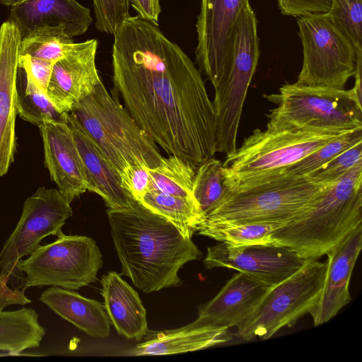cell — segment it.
<instances>
[{"label":"cell","instance_id":"cell-34","mask_svg":"<svg viewBox=\"0 0 362 362\" xmlns=\"http://www.w3.org/2000/svg\"><path fill=\"white\" fill-rule=\"evenodd\" d=\"M131 0H93L96 29L113 35L118 27L130 16Z\"/></svg>","mask_w":362,"mask_h":362},{"label":"cell","instance_id":"cell-29","mask_svg":"<svg viewBox=\"0 0 362 362\" xmlns=\"http://www.w3.org/2000/svg\"><path fill=\"white\" fill-rule=\"evenodd\" d=\"M229 192L221 160L211 157L197 166L193 195L204 219L223 202Z\"/></svg>","mask_w":362,"mask_h":362},{"label":"cell","instance_id":"cell-14","mask_svg":"<svg viewBox=\"0 0 362 362\" xmlns=\"http://www.w3.org/2000/svg\"><path fill=\"white\" fill-rule=\"evenodd\" d=\"M249 0H201L195 63L215 88L223 71L228 39Z\"/></svg>","mask_w":362,"mask_h":362},{"label":"cell","instance_id":"cell-15","mask_svg":"<svg viewBox=\"0 0 362 362\" xmlns=\"http://www.w3.org/2000/svg\"><path fill=\"white\" fill-rule=\"evenodd\" d=\"M98 41L72 43L53 66L47 93L59 112L68 114L101 81L95 64Z\"/></svg>","mask_w":362,"mask_h":362},{"label":"cell","instance_id":"cell-4","mask_svg":"<svg viewBox=\"0 0 362 362\" xmlns=\"http://www.w3.org/2000/svg\"><path fill=\"white\" fill-rule=\"evenodd\" d=\"M351 132V131H349ZM348 132L288 127L257 129L222 163L231 191L279 175L291 164Z\"/></svg>","mask_w":362,"mask_h":362},{"label":"cell","instance_id":"cell-32","mask_svg":"<svg viewBox=\"0 0 362 362\" xmlns=\"http://www.w3.org/2000/svg\"><path fill=\"white\" fill-rule=\"evenodd\" d=\"M359 142H362V129L344 133L288 166L282 173L307 176Z\"/></svg>","mask_w":362,"mask_h":362},{"label":"cell","instance_id":"cell-30","mask_svg":"<svg viewBox=\"0 0 362 362\" xmlns=\"http://www.w3.org/2000/svg\"><path fill=\"white\" fill-rule=\"evenodd\" d=\"M153 187L173 196L194 197L193 195L196 168L176 156L170 155L160 164L149 168Z\"/></svg>","mask_w":362,"mask_h":362},{"label":"cell","instance_id":"cell-18","mask_svg":"<svg viewBox=\"0 0 362 362\" xmlns=\"http://www.w3.org/2000/svg\"><path fill=\"white\" fill-rule=\"evenodd\" d=\"M361 247L362 225L327 254L325 284L317 301L308 312L315 326L330 320L351 300L349 286Z\"/></svg>","mask_w":362,"mask_h":362},{"label":"cell","instance_id":"cell-31","mask_svg":"<svg viewBox=\"0 0 362 362\" xmlns=\"http://www.w3.org/2000/svg\"><path fill=\"white\" fill-rule=\"evenodd\" d=\"M74 42L62 26L40 27L22 37L18 56L28 55L54 63L64 57Z\"/></svg>","mask_w":362,"mask_h":362},{"label":"cell","instance_id":"cell-19","mask_svg":"<svg viewBox=\"0 0 362 362\" xmlns=\"http://www.w3.org/2000/svg\"><path fill=\"white\" fill-rule=\"evenodd\" d=\"M270 288L238 272L214 298L198 308V318L194 322L238 328Z\"/></svg>","mask_w":362,"mask_h":362},{"label":"cell","instance_id":"cell-17","mask_svg":"<svg viewBox=\"0 0 362 362\" xmlns=\"http://www.w3.org/2000/svg\"><path fill=\"white\" fill-rule=\"evenodd\" d=\"M22 37L12 22L0 27V177L13 161L16 147L15 132L16 82L18 49Z\"/></svg>","mask_w":362,"mask_h":362},{"label":"cell","instance_id":"cell-35","mask_svg":"<svg viewBox=\"0 0 362 362\" xmlns=\"http://www.w3.org/2000/svg\"><path fill=\"white\" fill-rule=\"evenodd\" d=\"M360 160H362V142L350 147L307 176L319 183L332 184Z\"/></svg>","mask_w":362,"mask_h":362},{"label":"cell","instance_id":"cell-12","mask_svg":"<svg viewBox=\"0 0 362 362\" xmlns=\"http://www.w3.org/2000/svg\"><path fill=\"white\" fill-rule=\"evenodd\" d=\"M72 214L70 203L57 189L40 187L28 197L15 229L0 252V278L6 283L11 278L22 279L18 267L23 259L47 236L63 233L62 226Z\"/></svg>","mask_w":362,"mask_h":362},{"label":"cell","instance_id":"cell-42","mask_svg":"<svg viewBox=\"0 0 362 362\" xmlns=\"http://www.w3.org/2000/svg\"><path fill=\"white\" fill-rule=\"evenodd\" d=\"M23 0H0V2L8 6H13L19 3H21Z\"/></svg>","mask_w":362,"mask_h":362},{"label":"cell","instance_id":"cell-33","mask_svg":"<svg viewBox=\"0 0 362 362\" xmlns=\"http://www.w3.org/2000/svg\"><path fill=\"white\" fill-rule=\"evenodd\" d=\"M326 15L356 49L362 51V0H332Z\"/></svg>","mask_w":362,"mask_h":362},{"label":"cell","instance_id":"cell-37","mask_svg":"<svg viewBox=\"0 0 362 362\" xmlns=\"http://www.w3.org/2000/svg\"><path fill=\"white\" fill-rule=\"evenodd\" d=\"M281 13L296 18L311 15H326L332 0H277Z\"/></svg>","mask_w":362,"mask_h":362},{"label":"cell","instance_id":"cell-27","mask_svg":"<svg viewBox=\"0 0 362 362\" xmlns=\"http://www.w3.org/2000/svg\"><path fill=\"white\" fill-rule=\"evenodd\" d=\"M16 108L19 117L39 127L46 121H66L67 114L59 112L31 75L18 68L16 82Z\"/></svg>","mask_w":362,"mask_h":362},{"label":"cell","instance_id":"cell-20","mask_svg":"<svg viewBox=\"0 0 362 362\" xmlns=\"http://www.w3.org/2000/svg\"><path fill=\"white\" fill-rule=\"evenodd\" d=\"M9 21L24 37L42 26H62L71 37L83 35L93 22L90 8L76 0H23L11 7Z\"/></svg>","mask_w":362,"mask_h":362},{"label":"cell","instance_id":"cell-25","mask_svg":"<svg viewBox=\"0 0 362 362\" xmlns=\"http://www.w3.org/2000/svg\"><path fill=\"white\" fill-rule=\"evenodd\" d=\"M45 335V329L34 309L0 313V351L20 355L26 349L39 347Z\"/></svg>","mask_w":362,"mask_h":362},{"label":"cell","instance_id":"cell-3","mask_svg":"<svg viewBox=\"0 0 362 362\" xmlns=\"http://www.w3.org/2000/svg\"><path fill=\"white\" fill-rule=\"evenodd\" d=\"M362 225V160L329 184L297 218L274 231V244L317 259Z\"/></svg>","mask_w":362,"mask_h":362},{"label":"cell","instance_id":"cell-22","mask_svg":"<svg viewBox=\"0 0 362 362\" xmlns=\"http://www.w3.org/2000/svg\"><path fill=\"white\" fill-rule=\"evenodd\" d=\"M105 308L117 332L141 340L148 332L146 311L138 293L115 272L101 279Z\"/></svg>","mask_w":362,"mask_h":362},{"label":"cell","instance_id":"cell-8","mask_svg":"<svg viewBox=\"0 0 362 362\" xmlns=\"http://www.w3.org/2000/svg\"><path fill=\"white\" fill-rule=\"evenodd\" d=\"M263 97L276 107L267 114V127L349 132L362 129V103L351 90L286 83Z\"/></svg>","mask_w":362,"mask_h":362},{"label":"cell","instance_id":"cell-41","mask_svg":"<svg viewBox=\"0 0 362 362\" xmlns=\"http://www.w3.org/2000/svg\"><path fill=\"white\" fill-rule=\"evenodd\" d=\"M354 77L355 78V83L354 87L351 90L352 93L354 94L358 101L362 103V51L358 52L356 68Z\"/></svg>","mask_w":362,"mask_h":362},{"label":"cell","instance_id":"cell-36","mask_svg":"<svg viewBox=\"0 0 362 362\" xmlns=\"http://www.w3.org/2000/svg\"><path fill=\"white\" fill-rule=\"evenodd\" d=\"M122 187L136 201L152 189L153 183L149 168L143 164L127 167L119 175Z\"/></svg>","mask_w":362,"mask_h":362},{"label":"cell","instance_id":"cell-1","mask_svg":"<svg viewBox=\"0 0 362 362\" xmlns=\"http://www.w3.org/2000/svg\"><path fill=\"white\" fill-rule=\"evenodd\" d=\"M113 36L114 90L129 115L168 156L196 169L214 157L215 109L192 59L138 15L124 20Z\"/></svg>","mask_w":362,"mask_h":362},{"label":"cell","instance_id":"cell-9","mask_svg":"<svg viewBox=\"0 0 362 362\" xmlns=\"http://www.w3.org/2000/svg\"><path fill=\"white\" fill-rule=\"evenodd\" d=\"M327 269V260L306 259L297 272L269 288L238 328V335L245 341L268 339L283 327L293 326L317 301Z\"/></svg>","mask_w":362,"mask_h":362},{"label":"cell","instance_id":"cell-2","mask_svg":"<svg viewBox=\"0 0 362 362\" xmlns=\"http://www.w3.org/2000/svg\"><path fill=\"white\" fill-rule=\"evenodd\" d=\"M107 214L121 274L144 293L180 286V268L202 257L191 238L140 202Z\"/></svg>","mask_w":362,"mask_h":362},{"label":"cell","instance_id":"cell-39","mask_svg":"<svg viewBox=\"0 0 362 362\" xmlns=\"http://www.w3.org/2000/svg\"><path fill=\"white\" fill-rule=\"evenodd\" d=\"M30 302L25 294V289H12L0 278V313L9 305H25Z\"/></svg>","mask_w":362,"mask_h":362},{"label":"cell","instance_id":"cell-13","mask_svg":"<svg viewBox=\"0 0 362 362\" xmlns=\"http://www.w3.org/2000/svg\"><path fill=\"white\" fill-rule=\"evenodd\" d=\"M305 259L289 247L276 245L232 246L223 243L207 248L206 269H233L272 287L297 272Z\"/></svg>","mask_w":362,"mask_h":362},{"label":"cell","instance_id":"cell-38","mask_svg":"<svg viewBox=\"0 0 362 362\" xmlns=\"http://www.w3.org/2000/svg\"><path fill=\"white\" fill-rule=\"evenodd\" d=\"M54 64L28 55L18 56V66L27 71L45 92H47Z\"/></svg>","mask_w":362,"mask_h":362},{"label":"cell","instance_id":"cell-26","mask_svg":"<svg viewBox=\"0 0 362 362\" xmlns=\"http://www.w3.org/2000/svg\"><path fill=\"white\" fill-rule=\"evenodd\" d=\"M140 202L173 223L187 238H192L204 221V216L194 197L173 196L151 189Z\"/></svg>","mask_w":362,"mask_h":362},{"label":"cell","instance_id":"cell-28","mask_svg":"<svg viewBox=\"0 0 362 362\" xmlns=\"http://www.w3.org/2000/svg\"><path fill=\"white\" fill-rule=\"evenodd\" d=\"M284 225L269 223H202L197 233L232 246L274 245L272 235Z\"/></svg>","mask_w":362,"mask_h":362},{"label":"cell","instance_id":"cell-7","mask_svg":"<svg viewBox=\"0 0 362 362\" xmlns=\"http://www.w3.org/2000/svg\"><path fill=\"white\" fill-rule=\"evenodd\" d=\"M329 185L317 182L308 176L281 173L230 190L223 202L202 223L285 226L302 214Z\"/></svg>","mask_w":362,"mask_h":362},{"label":"cell","instance_id":"cell-23","mask_svg":"<svg viewBox=\"0 0 362 362\" xmlns=\"http://www.w3.org/2000/svg\"><path fill=\"white\" fill-rule=\"evenodd\" d=\"M231 339L228 328L194 322L181 328L156 332L127 353L129 356L166 355L204 349Z\"/></svg>","mask_w":362,"mask_h":362},{"label":"cell","instance_id":"cell-11","mask_svg":"<svg viewBox=\"0 0 362 362\" xmlns=\"http://www.w3.org/2000/svg\"><path fill=\"white\" fill-rule=\"evenodd\" d=\"M103 264L93 239L62 233L54 242L40 245L18 269L25 274L23 289L49 286L76 290L95 282Z\"/></svg>","mask_w":362,"mask_h":362},{"label":"cell","instance_id":"cell-40","mask_svg":"<svg viewBox=\"0 0 362 362\" xmlns=\"http://www.w3.org/2000/svg\"><path fill=\"white\" fill-rule=\"evenodd\" d=\"M130 5L140 18L158 25V17L161 12L159 0H131Z\"/></svg>","mask_w":362,"mask_h":362},{"label":"cell","instance_id":"cell-5","mask_svg":"<svg viewBox=\"0 0 362 362\" xmlns=\"http://www.w3.org/2000/svg\"><path fill=\"white\" fill-rule=\"evenodd\" d=\"M99 147L119 176L129 166H158L164 157L102 81L69 112Z\"/></svg>","mask_w":362,"mask_h":362},{"label":"cell","instance_id":"cell-21","mask_svg":"<svg viewBox=\"0 0 362 362\" xmlns=\"http://www.w3.org/2000/svg\"><path fill=\"white\" fill-rule=\"evenodd\" d=\"M70 127L83 160L87 190L100 196L109 209L129 206L134 200L121 186L120 177L97 144L69 113Z\"/></svg>","mask_w":362,"mask_h":362},{"label":"cell","instance_id":"cell-6","mask_svg":"<svg viewBox=\"0 0 362 362\" xmlns=\"http://www.w3.org/2000/svg\"><path fill=\"white\" fill-rule=\"evenodd\" d=\"M259 55L257 19L248 3L230 33L223 71L214 88L216 152L228 155L237 148L243 107Z\"/></svg>","mask_w":362,"mask_h":362},{"label":"cell","instance_id":"cell-16","mask_svg":"<svg viewBox=\"0 0 362 362\" xmlns=\"http://www.w3.org/2000/svg\"><path fill=\"white\" fill-rule=\"evenodd\" d=\"M38 127L50 177L71 203L87 191L84 166L72 131L66 121H46Z\"/></svg>","mask_w":362,"mask_h":362},{"label":"cell","instance_id":"cell-24","mask_svg":"<svg viewBox=\"0 0 362 362\" xmlns=\"http://www.w3.org/2000/svg\"><path fill=\"white\" fill-rule=\"evenodd\" d=\"M39 300L54 313L96 338L110 335V320L104 305L78 293L57 286L45 290Z\"/></svg>","mask_w":362,"mask_h":362},{"label":"cell","instance_id":"cell-10","mask_svg":"<svg viewBox=\"0 0 362 362\" xmlns=\"http://www.w3.org/2000/svg\"><path fill=\"white\" fill-rule=\"evenodd\" d=\"M297 24L303 47V64L296 83L345 89L355 74L361 50L356 49L327 15L299 17Z\"/></svg>","mask_w":362,"mask_h":362}]
</instances>
